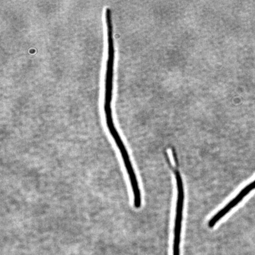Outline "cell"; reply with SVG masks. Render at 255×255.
I'll return each instance as SVG.
<instances>
[{
  "label": "cell",
  "mask_w": 255,
  "mask_h": 255,
  "mask_svg": "<svg viewBox=\"0 0 255 255\" xmlns=\"http://www.w3.org/2000/svg\"><path fill=\"white\" fill-rule=\"evenodd\" d=\"M175 177L177 183V199L176 210H175L173 255H180L181 230H182L184 202V190L183 181L181 174L177 173L175 174Z\"/></svg>",
  "instance_id": "obj_1"
},
{
  "label": "cell",
  "mask_w": 255,
  "mask_h": 255,
  "mask_svg": "<svg viewBox=\"0 0 255 255\" xmlns=\"http://www.w3.org/2000/svg\"><path fill=\"white\" fill-rule=\"evenodd\" d=\"M255 189V180L253 182L249 184L248 186L244 187L238 195L234 197L227 205L217 212L216 214L209 220L208 226L210 228H214V226L221 220L229 213L235 207L237 206L239 203L242 202L251 191Z\"/></svg>",
  "instance_id": "obj_2"
}]
</instances>
